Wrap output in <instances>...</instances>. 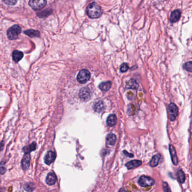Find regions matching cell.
Wrapping results in <instances>:
<instances>
[{
    "label": "cell",
    "instance_id": "17",
    "mask_svg": "<svg viewBox=\"0 0 192 192\" xmlns=\"http://www.w3.org/2000/svg\"><path fill=\"white\" fill-rule=\"evenodd\" d=\"M112 83L111 82H103L100 84L99 87V89L103 92H107L109 91L111 87Z\"/></svg>",
    "mask_w": 192,
    "mask_h": 192
},
{
    "label": "cell",
    "instance_id": "11",
    "mask_svg": "<svg viewBox=\"0 0 192 192\" xmlns=\"http://www.w3.org/2000/svg\"><path fill=\"white\" fill-rule=\"evenodd\" d=\"M55 159V154L52 151H49L45 158V162L47 165L52 164Z\"/></svg>",
    "mask_w": 192,
    "mask_h": 192
},
{
    "label": "cell",
    "instance_id": "8",
    "mask_svg": "<svg viewBox=\"0 0 192 192\" xmlns=\"http://www.w3.org/2000/svg\"><path fill=\"white\" fill-rule=\"evenodd\" d=\"M31 156L29 153H25L22 161V167L24 170H27L30 165Z\"/></svg>",
    "mask_w": 192,
    "mask_h": 192
},
{
    "label": "cell",
    "instance_id": "5",
    "mask_svg": "<svg viewBox=\"0 0 192 192\" xmlns=\"http://www.w3.org/2000/svg\"><path fill=\"white\" fill-rule=\"evenodd\" d=\"M46 0H29V5L34 10H40L46 5Z\"/></svg>",
    "mask_w": 192,
    "mask_h": 192
},
{
    "label": "cell",
    "instance_id": "25",
    "mask_svg": "<svg viewBox=\"0 0 192 192\" xmlns=\"http://www.w3.org/2000/svg\"><path fill=\"white\" fill-rule=\"evenodd\" d=\"M128 69H129V67H128V64L127 63H124L121 65V68H120V70L122 73H125L128 70Z\"/></svg>",
    "mask_w": 192,
    "mask_h": 192
},
{
    "label": "cell",
    "instance_id": "15",
    "mask_svg": "<svg viewBox=\"0 0 192 192\" xmlns=\"http://www.w3.org/2000/svg\"><path fill=\"white\" fill-rule=\"evenodd\" d=\"M161 158V156L159 154L154 155L152 157V159L150 160V162H149L150 166H152V167L157 166L158 165Z\"/></svg>",
    "mask_w": 192,
    "mask_h": 192
},
{
    "label": "cell",
    "instance_id": "20",
    "mask_svg": "<svg viewBox=\"0 0 192 192\" xmlns=\"http://www.w3.org/2000/svg\"><path fill=\"white\" fill-rule=\"evenodd\" d=\"M24 33L30 37H37L40 36V33L37 30H34L32 29H29L25 30Z\"/></svg>",
    "mask_w": 192,
    "mask_h": 192
},
{
    "label": "cell",
    "instance_id": "2",
    "mask_svg": "<svg viewBox=\"0 0 192 192\" xmlns=\"http://www.w3.org/2000/svg\"><path fill=\"white\" fill-rule=\"evenodd\" d=\"M22 29L17 25H15L8 29V37L11 40H14L17 39L19 34L21 33Z\"/></svg>",
    "mask_w": 192,
    "mask_h": 192
},
{
    "label": "cell",
    "instance_id": "26",
    "mask_svg": "<svg viewBox=\"0 0 192 192\" xmlns=\"http://www.w3.org/2000/svg\"><path fill=\"white\" fill-rule=\"evenodd\" d=\"M138 87V84L136 83V82L135 80H132L131 82H130L129 84H128V88H132V89H136Z\"/></svg>",
    "mask_w": 192,
    "mask_h": 192
},
{
    "label": "cell",
    "instance_id": "13",
    "mask_svg": "<svg viewBox=\"0 0 192 192\" xmlns=\"http://www.w3.org/2000/svg\"><path fill=\"white\" fill-rule=\"evenodd\" d=\"M142 164L141 161L139 160H133L129 161L126 164V166L127 167L128 169H132L135 167H138L141 165Z\"/></svg>",
    "mask_w": 192,
    "mask_h": 192
},
{
    "label": "cell",
    "instance_id": "4",
    "mask_svg": "<svg viewBox=\"0 0 192 192\" xmlns=\"http://www.w3.org/2000/svg\"><path fill=\"white\" fill-rule=\"evenodd\" d=\"M168 117L171 121H174L179 114L178 108L175 103H171L169 105L168 107Z\"/></svg>",
    "mask_w": 192,
    "mask_h": 192
},
{
    "label": "cell",
    "instance_id": "1",
    "mask_svg": "<svg viewBox=\"0 0 192 192\" xmlns=\"http://www.w3.org/2000/svg\"><path fill=\"white\" fill-rule=\"evenodd\" d=\"M87 15L91 19L100 17L102 15V10L100 6L95 2L90 3L87 8Z\"/></svg>",
    "mask_w": 192,
    "mask_h": 192
},
{
    "label": "cell",
    "instance_id": "24",
    "mask_svg": "<svg viewBox=\"0 0 192 192\" xmlns=\"http://www.w3.org/2000/svg\"><path fill=\"white\" fill-rule=\"evenodd\" d=\"M184 68L186 70H187L189 72L192 71V62L189 61L185 64L184 65Z\"/></svg>",
    "mask_w": 192,
    "mask_h": 192
},
{
    "label": "cell",
    "instance_id": "22",
    "mask_svg": "<svg viewBox=\"0 0 192 192\" xmlns=\"http://www.w3.org/2000/svg\"><path fill=\"white\" fill-rule=\"evenodd\" d=\"M177 175L179 181L181 183H184V182L185 180V175L184 172L182 170H178V171L177 173Z\"/></svg>",
    "mask_w": 192,
    "mask_h": 192
},
{
    "label": "cell",
    "instance_id": "16",
    "mask_svg": "<svg viewBox=\"0 0 192 192\" xmlns=\"http://www.w3.org/2000/svg\"><path fill=\"white\" fill-rule=\"evenodd\" d=\"M117 123V117L115 115H109L107 120V124L109 126H113Z\"/></svg>",
    "mask_w": 192,
    "mask_h": 192
},
{
    "label": "cell",
    "instance_id": "28",
    "mask_svg": "<svg viewBox=\"0 0 192 192\" xmlns=\"http://www.w3.org/2000/svg\"><path fill=\"white\" fill-rule=\"evenodd\" d=\"M5 3L8 5H14L17 3V0H2Z\"/></svg>",
    "mask_w": 192,
    "mask_h": 192
},
{
    "label": "cell",
    "instance_id": "6",
    "mask_svg": "<svg viewBox=\"0 0 192 192\" xmlns=\"http://www.w3.org/2000/svg\"><path fill=\"white\" fill-rule=\"evenodd\" d=\"M138 183L142 187H147L154 184V180L149 176L142 175L139 178Z\"/></svg>",
    "mask_w": 192,
    "mask_h": 192
},
{
    "label": "cell",
    "instance_id": "21",
    "mask_svg": "<svg viewBox=\"0 0 192 192\" xmlns=\"http://www.w3.org/2000/svg\"><path fill=\"white\" fill-rule=\"evenodd\" d=\"M36 148V144L35 142H34L31 144L23 148V150L25 152V153H29V152L35 150Z\"/></svg>",
    "mask_w": 192,
    "mask_h": 192
},
{
    "label": "cell",
    "instance_id": "23",
    "mask_svg": "<svg viewBox=\"0 0 192 192\" xmlns=\"http://www.w3.org/2000/svg\"><path fill=\"white\" fill-rule=\"evenodd\" d=\"M24 188L26 191L27 192H32L34 189V185L32 183H26L24 185Z\"/></svg>",
    "mask_w": 192,
    "mask_h": 192
},
{
    "label": "cell",
    "instance_id": "19",
    "mask_svg": "<svg viewBox=\"0 0 192 192\" xmlns=\"http://www.w3.org/2000/svg\"><path fill=\"white\" fill-rule=\"evenodd\" d=\"M104 109V105L103 102H102L101 101H100L96 103L94 106V110L98 112H101Z\"/></svg>",
    "mask_w": 192,
    "mask_h": 192
},
{
    "label": "cell",
    "instance_id": "27",
    "mask_svg": "<svg viewBox=\"0 0 192 192\" xmlns=\"http://www.w3.org/2000/svg\"><path fill=\"white\" fill-rule=\"evenodd\" d=\"M163 189L164 192H171V191L166 182L163 183Z\"/></svg>",
    "mask_w": 192,
    "mask_h": 192
},
{
    "label": "cell",
    "instance_id": "29",
    "mask_svg": "<svg viewBox=\"0 0 192 192\" xmlns=\"http://www.w3.org/2000/svg\"><path fill=\"white\" fill-rule=\"evenodd\" d=\"M5 171V168L4 167V165H0V174H3Z\"/></svg>",
    "mask_w": 192,
    "mask_h": 192
},
{
    "label": "cell",
    "instance_id": "7",
    "mask_svg": "<svg viewBox=\"0 0 192 192\" xmlns=\"http://www.w3.org/2000/svg\"><path fill=\"white\" fill-rule=\"evenodd\" d=\"M79 96L82 100L86 101L90 99L91 93L88 88H83L80 91Z\"/></svg>",
    "mask_w": 192,
    "mask_h": 192
},
{
    "label": "cell",
    "instance_id": "31",
    "mask_svg": "<svg viewBox=\"0 0 192 192\" xmlns=\"http://www.w3.org/2000/svg\"><path fill=\"white\" fill-rule=\"evenodd\" d=\"M118 192H126V191L125 189H124V188H121L119 191H118Z\"/></svg>",
    "mask_w": 192,
    "mask_h": 192
},
{
    "label": "cell",
    "instance_id": "9",
    "mask_svg": "<svg viewBox=\"0 0 192 192\" xmlns=\"http://www.w3.org/2000/svg\"><path fill=\"white\" fill-rule=\"evenodd\" d=\"M181 17V12L179 10H175L173 11L171 14L170 20L171 23H176L177 22Z\"/></svg>",
    "mask_w": 192,
    "mask_h": 192
},
{
    "label": "cell",
    "instance_id": "18",
    "mask_svg": "<svg viewBox=\"0 0 192 192\" xmlns=\"http://www.w3.org/2000/svg\"><path fill=\"white\" fill-rule=\"evenodd\" d=\"M23 57V53L19 51H15L13 53V58L14 61L18 62Z\"/></svg>",
    "mask_w": 192,
    "mask_h": 192
},
{
    "label": "cell",
    "instance_id": "30",
    "mask_svg": "<svg viewBox=\"0 0 192 192\" xmlns=\"http://www.w3.org/2000/svg\"><path fill=\"white\" fill-rule=\"evenodd\" d=\"M124 154L126 156H127V157H133V156H134V155H133V154H130V153H127V152L126 150L124 151Z\"/></svg>",
    "mask_w": 192,
    "mask_h": 192
},
{
    "label": "cell",
    "instance_id": "14",
    "mask_svg": "<svg viewBox=\"0 0 192 192\" xmlns=\"http://www.w3.org/2000/svg\"><path fill=\"white\" fill-rule=\"evenodd\" d=\"M116 140L117 138L116 135L113 133L109 134L106 139L107 144L109 146H114L116 143Z\"/></svg>",
    "mask_w": 192,
    "mask_h": 192
},
{
    "label": "cell",
    "instance_id": "3",
    "mask_svg": "<svg viewBox=\"0 0 192 192\" xmlns=\"http://www.w3.org/2000/svg\"><path fill=\"white\" fill-rule=\"evenodd\" d=\"M90 73L87 70H81L77 75V81L80 83H85L90 79Z\"/></svg>",
    "mask_w": 192,
    "mask_h": 192
},
{
    "label": "cell",
    "instance_id": "12",
    "mask_svg": "<svg viewBox=\"0 0 192 192\" xmlns=\"http://www.w3.org/2000/svg\"><path fill=\"white\" fill-rule=\"evenodd\" d=\"M169 150H170V155H171V159H172V163L175 165H177L178 164V159H177V155H176L175 148L172 145H170V147H169Z\"/></svg>",
    "mask_w": 192,
    "mask_h": 192
},
{
    "label": "cell",
    "instance_id": "10",
    "mask_svg": "<svg viewBox=\"0 0 192 192\" xmlns=\"http://www.w3.org/2000/svg\"><path fill=\"white\" fill-rule=\"evenodd\" d=\"M57 180V178L56 175L53 172H51L50 173H49L47 176V177L46 179V182L49 185H52L55 184Z\"/></svg>",
    "mask_w": 192,
    "mask_h": 192
}]
</instances>
